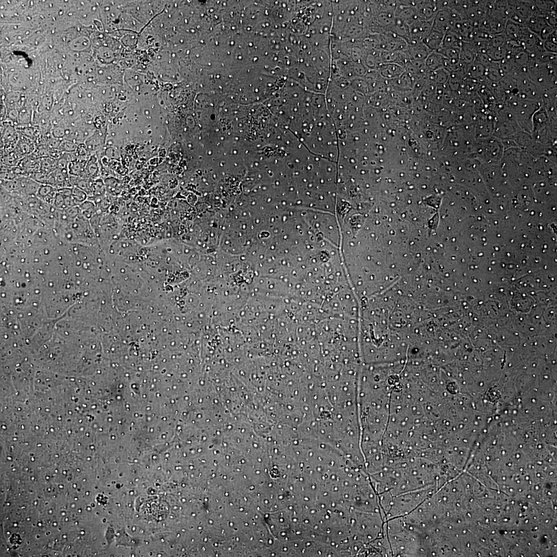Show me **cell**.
Returning <instances> with one entry per match:
<instances>
[{"label": "cell", "mask_w": 557, "mask_h": 557, "mask_svg": "<svg viewBox=\"0 0 557 557\" xmlns=\"http://www.w3.org/2000/svg\"><path fill=\"white\" fill-rule=\"evenodd\" d=\"M462 44V40L456 34L449 31L445 33L441 46L438 50L461 49Z\"/></svg>", "instance_id": "obj_9"}, {"label": "cell", "mask_w": 557, "mask_h": 557, "mask_svg": "<svg viewBox=\"0 0 557 557\" xmlns=\"http://www.w3.org/2000/svg\"><path fill=\"white\" fill-rule=\"evenodd\" d=\"M433 22V21H423L418 19L410 25L409 26L410 32L409 44L423 42L432 31Z\"/></svg>", "instance_id": "obj_4"}, {"label": "cell", "mask_w": 557, "mask_h": 557, "mask_svg": "<svg viewBox=\"0 0 557 557\" xmlns=\"http://www.w3.org/2000/svg\"><path fill=\"white\" fill-rule=\"evenodd\" d=\"M463 19L464 18L451 10H440L433 20L432 30L443 34L452 31L458 21Z\"/></svg>", "instance_id": "obj_2"}, {"label": "cell", "mask_w": 557, "mask_h": 557, "mask_svg": "<svg viewBox=\"0 0 557 557\" xmlns=\"http://www.w3.org/2000/svg\"><path fill=\"white\" fill-rule=\"evenodd\" d=\"M78 145L73 142L65 139L61 141L58 147L59 151L63 153H74L77 151Z\"/></svg>", "instance_id": "obj_13"}, {"label": "cell", "mask_w": 557, "mask_h": 557, "mask_svg": "<svg viewBox=\"0 0 557 557\" xmlns=\"http://www.w3.org/2000/svg\"><path fill=\"white\" fill-rule=\"evenodd\" d=\"M377 72L384 80L390 81L399 78L405 70L396 63L389 62L380 64Z\"/></svg>", "instance_id": "obj_5"}, {"label": "cell", "mask_w": 557, "mask_h": 557, "mask_svg": "<svg viewBox=\"0 0 557 557\" xmlns=\"http://www.w3.org/2000/svg\"><path fill=\"white\" fill-rule=\"evenodd\" d=\"M54 205L58 208H66L65 197L57 192Z\"/></svg>", "instance_id": "obj_15"}, {"label": "cell", "mask_w": 557, "mask_h": 557, "mask_svg": "<svg viewBox=\"0 0 557 557\" xmlns=\"http://www.w3.org/2000/svg\"><path fill=\"white\" fill-rule=\"evenodd\" d=\"M380 50L387 52H401L406 51L408 43L403 38L396 34L387 31L379 36Z\"/></svg>", "instance_id": "obj_3"}, {"label": "cell", "mask_w": 557, "mask_h": 557, "mask_svg": "<svg viewBox=\"0 0 557 557\" xmlns=\"http://www.w3.org/2000/svg\"><path fill=\"white\" fill-rule=\"evenodd\" d=\"M57 189L49 184H41L36 196L41 200H44Z\"/></svg>", "instance_id": "obj_12"}, {"label": "cell", "mask_w": 557, "mask_h": 557, "mask_svg": "<svg viewBox=\"0 0 557 557\" xmlns=\"http://www.w3.org/2000/svg\"><path fill=\"white\" fill-rule=\"evenodd\" d=\"M72 197L77 205H80L87 199V194L82 189L77 187H73Z\"/></svg>", "instance_id": "obj_14"}, {"label": "cell", "mask_w": 557, "mask_h": 557, "mask_svg": "<svg viewBox=\"0 0 557 557\" xmlns=\"http://www.w3.org/2000/svg\"><path fill=\"white\" fill-rule=\"evenodd\" d=\"M446 58L437 51H432L425 60V65L428 71L435 72L444 69Z\"/></svg>", "instance_id": "obj_8"}, {"label": "cell", "mask_w": 557, "mask_h": 557, "mask_svg": "<svg viewBox=\"0 0 557 557\" xmlns=\"http://www.w3.org/2000/svg\"><path fill=\"white\" fill-rule=\"evenodd\" d=\"M416 8L418 19L423 21H433L438 12L436 2H418Z\"/></svg>", "instance_id": "obj_6"}, {"label": "cell", "mask_w": 557, "mask_h": 557, "mask_svg": "<svg viewBox=\"0 0 557 557\" xmlns=\"http://www.w3.org/2000/svg\"><path fill=\"white\" fill-rule=\"evenodd\" d=\"M411 60L424 61L432 51L423 42L409 44L407 49Z\"/></svg>", "instance_id": "obj_7"}, {"label": "cell", "mask_w": 557, "mask_h": 557, "mask_svg": "<svg viewBox=\"0 0 557 557\" xmlns=\"http://www.w3.org/2000/svg\"><path fill=\"white\" fill-rule=\"evenodd\" d=\"M444 34L432 30L423 42L432 51H437L441 46Z\"/></svg>", "instance_id": "obj_10"}, {"label": "cell", "mask_w": 557, "mask_h": 557, "mask_svg": "<svg viewBox=\"0 0 557 557\" xmlns=\"http://www.w3.org/2000/svg\"><path fill=\"white\" fill-rule=\"evenodd\" d=\"M57 161L50 157L41 158L40 160V172L49 174L57 169Z\"/></svg>", "instance_id": "obj_11"}, {"label": "cell", "mask_w": 557, "mask_h": 557, "mask_svg": "<svg viewBox=\"0 0 557 557\" xmlns=\"http://www.w3.org/2000/svg\"><path fill=\"white\" fill-rule=\"evenodd\" d=\"M438 490L436 486H430L394 497L388 494L381 495L379 502L385 522L409 515Z\"/></svg>", "instance_id": "obj_1"}]
</instances>
